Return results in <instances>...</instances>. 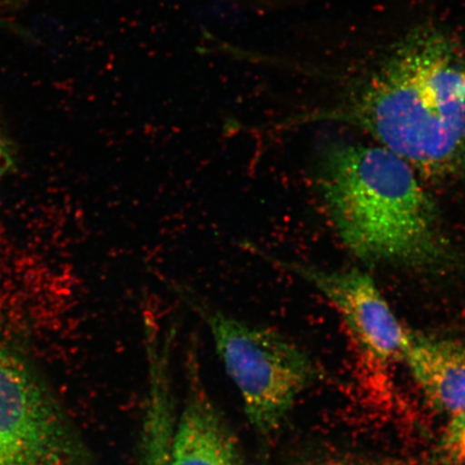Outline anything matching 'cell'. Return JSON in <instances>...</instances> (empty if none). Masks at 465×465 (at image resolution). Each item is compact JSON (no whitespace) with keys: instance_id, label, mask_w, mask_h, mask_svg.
Segmentation results:
<instances>
[{"instance_id":"6da1fadb","label":"cell","mask_w":465,"mask_h":465,"mask_svg":"<svg viewBox=\"0 0 465 465\" xmlns=\"http://www.w3.org/2000/svg\"><path fill=\"white\" fill-rule=\"evenodd\" d=\"M320 120L357 127L429 178L465 173V45L415 29Z\"/></svg>"},{"instance_id":"7a4b0ae2","label":"cell","mask_w":465,"mask_h":465,"mask_svg":"<svg viewBox=\"0 0 465 465\" xmlns=\"http://www.w3.org/2000/svg\"><path fill=\"white\" fill-rule=\"evenodd\" d=\"M420 174L380 144L337 143L320 161V194L337 235L366 263L443 274L458 257Z\"/></svg>"},{"instance_id":"3957f363","label":"cell","mask_w":465,"mask_h":465,"mask_svg":"<svg viewBox=\"0 0 465 465\" xmlns=\"http://www.w3.org/2000/svg\"><path fill=\"white\" fill-rule=\"evenodd\" d=\"M163 282L206 323L252 427L261 435L277 431L315 377L310 356L279 331L228 315L187 284Z\"/></svg>"},{"instance_id":"277c9868","label":"cell","mask_w":465,"mask_h":465,"mask_svg":"<svg viewBox=\"0 0 465 465\" xmlns=\"http://www.w3.org/2000/svg\"><path fill=\"white\" fill-rule=\"evenodd\" d=\"M83 440L27 365L0 348V465H89Z\"/></svg>"},{"instance_id":"5b68a950","label":"cell","mask_w":465,"mask_h":465,"mask_svg":"<svg viewBox=\"0 0 465 465\" xmlns=\"http://www.w3.org/2000/svg\"><path fill=\"white\" fill-rule=\"evenodd\" d=\"M270 260L303 278L330 302L360 357L371 369L386 370L402 361L410 330L395 316L369 274L356 269L323 270L298 262Z\"/></svg>"},{"instance_id":"8992f818","label":"cell","mask_w":465,"mask_h":465,"mask_svg":"<svg viewBox=\"0 0 465 465\" xmlns=\"http://www.w3.org/2000/svg\"><path fill=\"white\" fill-rule=\"evenodd\" d=\"M188 389L174 422L171 465H245L232 430L190 361Z\"/></svg>"},{"instance_id":"52a82bcc","label":"cell","mask_w":465,"mask_h":465,"mask_svg":"<svg viewBox=\"0 0 465 465\" xmlns=\"http://www.w3.org/2000/svg\"><path fill=\"white\" fill-rule=\"evenodd\" d=\"M402 361L432 409L447 417L465 409V342L411 331Z\"/></svg>"},{"instance_id":"ba28073f","label":"cell","mask_w":465,"mask_h":465,"mask_svg":"<svg viewBox=\"0 0 465 465\" xmlns=\"http://www.w3.org/2000/svg\"><path fill=\"white\" fill-rule=\"evenodd\" d=\"M436 457L441 465H465V409L449 418Z\"/></svg>"},{"instance_id":"9c48e42d","label":"cell","mask_w":465,"mask_h":465,"mask_svg":"<svg viewBox=\"0 0 465 465\" xmlns=\"http://www.w3.org/2000/svg\"><path fill=\"white\" fill-rule=\"evenodd\" d=\"M296 465H406L398 461L378 460V459L356 456L335 455L313 458Z\"/></svg>"},{"instance_id":"30bf717a","label":"cell","mask_w":465,"mask_h":465,"mask_svg":"<svg viewBox=\"0 0 465 465\" xmlns=\"http://www.w3.org/2000/svg\"><path fill=\"white\" fill-rule=\"evenodd\" d=\"M15 165V153L8 139L0 133V183Z\"/></svg>"}]
</instances>
